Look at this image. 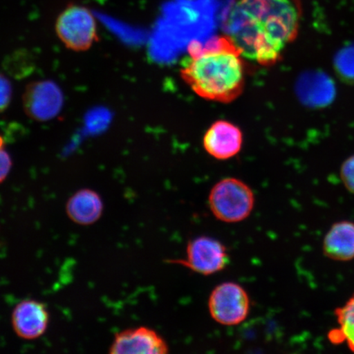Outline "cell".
Returning <instances> with one entry per match:
<instances>
[{
    "label": "cell",
    "instance_id": "cell-1",
    "mask_svg": "<svg viewBox=\"0 0 354 354\" xmlns=\"http://www.w3.org/2000/svg\"><path fill=\"white\" fill-rule=\"evenodd\" d=\"M301 16L300 0H232L224 32L243 59L272 66L297 37Z\"/></svg>",
    "mask_w": 354,
    "mask_h": 354
},
{
    "label": "cell",
    "instance_id": "cell-2",
    "mask_svg": "<svg viewBox=\"0 0 354 354\" xmlns=\"http://www.w3.org/2000/svg\"><path fill=\"white\" fill-rule=\"evenodd\" d=\"M243 59L240 50L227 35L212 38L205 44L194 41L181 64V77L201 98L231 103L245 87Z\"/></svg>",
    "mask_w": 354,
    "mask_h": 354
},
{
    "label": "cell",
    "instance_id": "cell-3",
    "mask_svg": "<svg viewBox=\"0 0 354 354\" xmlns=\"http://www.w3.org/2000/svg\"><path fill=\"white\" fill-rule=\"evenodd\" d=\"M209 205L216 219L225 223H241L254 210V194L243 181L230 177L212 187Z\"/></svg>",
    "mask_w": 354,
    "mask_h": 354
},
{
    "label": "cell",
    "instance_id": "cell-4",
    "mask_svg": "<svg viewBox=\"0 0 354 354\" xmlns=\"http://www.w3.org/2000/svg\"><path fill=\"white\" fill-rule=\"evenodd\" d=\"M57 37L71 50H90L99 41L95 17L88 8L71 3L55 22Z\"/></svg>",
    "mask_w": 354,
    "mask_h": 354
},
{
    "label": "cell",
    "instance_id": "cell-5",
    "mask_svg": "<svg viewBox=\"0 0 354 354\" xmlns=\"http://www.w3.org/2000/svg\"><path fill=\"white\" fill-rule=\"evenodd\" d=\"M209 309L212 319L221 325L241 324L249 316V295L237 283H221L212 291L209 299Z\"/></svg>",
    "mask_w": 354,
    "mask_h": 354
},
{
    "label": "cell",
    "instance_id": "cell-6",
    "mask_svg": "<svg viewBox=\"0 0 354 354\" xmlns=\"http://www.w3.org/2000/svg\"><path fill=\"white\" fill-rule=\"evenodd\" d=\"M22 104L26 116L37 122H48L61 113L64 105L62 88L51 80L32 82L26 86Z\"/></svg>",
    "mask_w": 354,
    "mask_h": 354
},
{
    "label": "cell",
    "instance_id": "cell-7",
    "mask_svg": "<svg viewBox=\"0 0 354 354\" xmlns=\"http://www.w3.org/2000/svg\"><path fill=\"white\" fill-rule=\"evenodd\" d=\"M171 263L183 266L201 275L210 276L227 267L229 254L223 243L214 238L201 236L189 242L187 258L171 260Z\"/></svg>",
    "mask_w": 354,
    "mask_h": 354
},
{
    "label": "cell",
    "instance_id": "cell-8",
    "mask_svg": "<svg viewBox=\"0 0 354 354\" xmlns=\"http://www.w3.org/2000/svg\"><path fill=\"white\" fill-rule=\"evenodd\" d=\"M169 352L165 339L146 326L124 330L115 335L111 354H165Z\"/></svg>",
    "mask_w": 354,
    "mask_h": 354
},
{
    "label": "cell",
    "instance_id": "cell-9",
    "mask_svg": "<svg viewBox=\"0 0 354 354\" xmlns=\"http://www.w3.org/2000/svg\"><path fill=\"white\" fill-rule=\"evenodd\" d=\"M50 313L46 304L33 299L21 301L13 309L12 325L15 333L24 339H35L46 333Z\"/></svg>",
    "mask_w": 354,
    "mask_h": 354
},
{
    "label": "cell",
    "instance_id": "cell-10",
    "mask_svg": "<svg viewBox=\"0 0 354 354\" xmlns=\"http://www.w3.org/2000/svg\"><path fill=\"white\" fill-rule=\"evenodd\" d=\"M243 144L242 131L227 121L212 124L203 136V147L206 152L219 160H227L241 152Z\"/></svg>",
    "mask_w": 354,
    "mask_h": 354
},
{
    "label": "cell",
    "instance_id": "cell-11",
    "mask_svg": "<svg viewBox=\"0 0 354 354\" xmlns=\"http://www.w3.org/2000/svg\"><path fill=\"white\" fill-rule=\"evenodd\" d=\"M66 212L74 223L91 225L103 215L104 202L95 190L80 189L66 202Z\"/></svg>",
    "mask_w": 354,
    "mask_h": 354
},
{
    "label": "cell",
    "instance_id": "cell-12",
    "mask_svg": "<svg viewBox=\"0 0 354 354\" xmlns=\"http://www.w3.org/2000/svg\"><path fill=\"white\" fill-rule=\"evenodd\" d=\"M323 253L332 260L347 262L354 259V223L348 221L335 223L326 233Z\"/></svg>",
    "mask_w": 354,
    "mask_h": 354
},
{
    "label": "cell",
    "instance_id": "cell-13",
    "mask_svg": "<svg viewBox=\"0 0 354 354\" xmlns=\"http://www.w3.org/2000/svg\"><path fill=\"white\" fill-rule=\"evenodd\" d=\"M304 95L305 100L313 107H326L335 99L334 82L324 73L310 74L305 79Z\"/></svg>",
    "mask_w": 354,
    "mask_h": 354
},
{
    "label": "cell",
    "instance_id": "cell-14",
    "mask_svg": "<svg viewBox=\"0 0 354 354\" xmlns=\"http://www.w3.org/2000/svg\"><path fill=\"white\" fill-rule=\"evenodd\" d=\"M338 327L329 332L330 343L339 344L346 343L354 353V295L342 307L335 310Z\"/></svg>",
    "mask_w": 354,
    "mask_h": 354
},
{
    "label": "cell",
    "instance_id": "cell-15",
    "mask_svg": "<svg viewBox=\"0 0 354 354\" xmlns=\"http://www.w3.org/2000/svg\"><path fill=\"white\" fill-rule=\"evenodd\" d=\"M335 69L343 81L354 83V44L343 48L335 55Z\"/></svg>",
    "mask_w": 354,
    "mask_h": 354
},
{
    "label": "cell",
    "instance_id": "cell-16",
    "mask_svg": "<svg viewBox=\"0 0 354 354\" xmlns=\"http://www.w3.org/2000/svg\"><path fill=\"white\" fill-rule=\"evenodd\" d=\"M12 86L6 75L0 73V113L7 110L12 99Z\"/></svg>",
    "mask_w": 354,
    "mask_h": 354
},
{
    "label": "cell",
    "instance_id": "cell-17",
    "mask_svg": "<svg viewBox=\"0 0 354 354\" xmlns=\"http://www.w3.org/2000/svg\"><path fill=\"white\" fill-rule=\"evenodd\" d=\"M340 176L344 187L349 192L354 194V155L346 159L343 163Z\"/></svg>",
    "mask_w": 354,
    "mask_h": 354
},
{
    "label": "cell",
    "instance_id": "cell-18",
    "mask_svg": "<svg viewBox=\"0 0 354 354\" xmlns=\"http://www.w3.org/2000/svg\"><path fill=\"white\" fill-rule=\"evenodd\" d=\"M12 167L10 154L4 149V140L0 136V184L3 183L10 175Z\"/></svg>",
    "mask_w": 354,
    "mask_h": 354
}]
</instances>
